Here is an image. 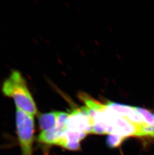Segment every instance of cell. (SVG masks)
<instances>
[{
    "mask_svg": "<svg viewBox=\"0 0 154 155\" xmlns=\"http://www.w3.org/2000/svg\"><path fill=\"white\" fill-rule=\"evenodd\" d=\"M2 91L4 95L13 99L17 110L34 116L38 110L26 81L21 72L13 70L3 82Z\"/></svg>",
    "mask_w": 154,
    "mask_h": 155,
    "instance_id": "6da1fadb",
    "label": "cell"
},
{
    "mask_svg": "<svg viewBox=\"0 0 154 155\" xmlns=\"http://www.w3.org/2000/svg\"><path fill=\"white\" fill-rule=\"evenodd\" d=\"M34 117L19 110H16V131L21 155H33L35 130Z\"/></svg>",
    "mask_w": 154,
    "mask_h": 155,
    "instance_id": "7a4b0ae2",
    "label": "cell"
},
{
    "mask_svg": "<svg viewBox=\"0 0 154 155\" xmlns=\"http://www.w3.org/2000/svg\"><path fill=\"white\" fill-rule=\"evenodd\" d=\"M67 130L86 134L91 133L92 132V120L82 107L74 109L67 121Z\"/></svg>",
    "mask_w": 154,
    "mask_h": 155,
    "instance_id": "3957f363",
    "label": "cell"
},
{
    "mask_svg": "<svg viewBox=\"0 0 154 155\" xmlns=\"http://www.w3.org/2000/svg\"><path fill=\"white\" fill-rule=\"evenodd\" d=\"M112 125L114 129L113 134L125 138L130 136L139 137L141 126H142L134 124L114 111L112 114Z\"/></svg>",
    "mask_w": 154,
    "mask_h": 155,
    "instance_id": "277c9868",
    "label": "cell"
},
{
    "mask_svg": "<svg viewBox=\"0 0 154 155\" xmlns=\"http://www.w3.org/2000/svg\"><path fill=\"white\" fill-rule=\"evenodd\" d=\"M106 105L113 111L134 124L138 126H148L145 123L140 114L136 111L134 107L110 101H107Z\"/></svg>",
    "mask_w": 154,
    "mask_h": 155,
    "instance_id": "5b68a950",
    "label": "cell"
},
{
    "mask_svg": "<svg viewBox=\"0 0 154 155\" xmlns=\"http://www.w3.org/2000/svg\"><path fill=\"white\" fill-rule=\"evenodd\" d=\"M65 131L56 127L48 130L41 131L38 135L37 140L43 144L57 145L59 139Z\"/></svg>",
    "mask_w": 154,
    "mask_h": 155,
    "instance_id": "8992f818",
    "label": "cell"
},
{
    "mask_svg": "<svg viewBox=\"0 0 154 155\" xmlns=\"http://www.w3.org/2000/svg\"><path fill=\"white\" fill-rule=\"evenodd\" d=\"M58 111L45 113L38 116L39 124L41 131L48 130L55 127L57 123Z\"/></svg>",
    "mask_w": 154,
    "mask_h": 155,
    "instance_id": "52a82bcc",
    "label": "cell"
},
{
    "mask_svg": "<svg viewBox=\"0 0 154 155\" xmlns=\"http://www.w3.org/2000/svg\"><path fill=\"white\" fill-rule=\"evenodd\" d=\"M86 135L87 134L84 133L72 132L66 130L59 139L57 145L63 147L68 142L80 143V141L86 137Z\"/></svg>",
    "mask_w": 154,
    "mask_h": 155,
    "instance_id": "ba28073f",
    "label": "cell"
},
{
    "mask_svg": "<svg viewBox=\"0 0 154 155\" xmlns=\"http://www.w3.org/2000/svg\"><path fill=\"white\" fill-rule=\"evenodd\" d=\"M137 113L140 114L145 123L150 126H154V117L153 114L148 110L140 107H134Z\"/></svg>",
    "mask_w": 154,
    "mask_h": 155,
    "instance_id": "9c48e42d",
    "label": "cell"
},
{
    "mask_svg": "<svg viewBox=\"0 0 154 155\" xmlns=\"http://www.w3.org/2000/svg\"><path fill=\"white\" fill-rule=\"evenodd\" d=\"M126 138L116 134H109L107 138L106 143L111 148H117L122 143Z\"/></svg>",
    "mask_w": 154,
    "mask_h": 155,
    "instance_id": "30bf717a",
    "label": "cell"
},
{
    "mask_svg": "<svg viewBox=\"0 0 154 155\" xmlns=\"http://www.w3.org/2000/svg\"><path fill=\"white\" fill-rule=\"evenodd\" d=\"M70 114L64 112H59L57 116V123L56 127L66 130H67V123Z\"/></svg>",
    "mask_w": 154,
    "mask_h": 155,
    "instance_id": "8fae6325",
    "label": "cell"
},
{
    "mask_svg": "<svg viewBox=\"0 0 154 155\" xmlns=\"http://www.w3.org/2000/svg\"><path fill=\"white\" fill-rule=\"evenodd\" d=\"M63 147L72 151H78L81 149L80 143L68 142L66 143Z\"/></svg>",
    "mask_w": 154,
    "mask_h": 155,
    "instance_id": "7c38bea8",
    "label": "cell"
},
{
    "mask_svg": "<svg viewBox=\"0 0 154 155\" xmlns=\"http://www.w3.org/2000/svg\"><path fill=\"white\" fill-rule=\"evenodd\" d=\"M153 116H154V114H153Z\"/></svg>",
    "mask_w": 154,
    "mask_h": 155,
    "instance_id": "4fadbf2b",
    "label": "cell"
}]
</instances>
